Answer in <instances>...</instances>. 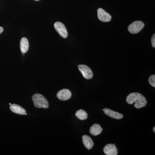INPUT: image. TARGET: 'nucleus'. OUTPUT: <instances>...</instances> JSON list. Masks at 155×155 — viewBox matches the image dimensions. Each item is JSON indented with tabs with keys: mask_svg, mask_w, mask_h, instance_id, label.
I'll list each match as a JSON object with an SVG mask.
<instances>
[{
	"mask_svg": "<svg viewBox=\"0 0 155 155\" xmlns=\"http://www.w3.org/2000/svg\"><path fill=\"white\" fill-rule=\"evenodd\" d=\"M126 102L129 104L135 103L134 107L137 109H140L146 105V99L141 94L137 92L132 93L127 96Z\"/></svg>",
	"mask_w": 155,
	"mask_h": 155,
	"instance_id": "nucleus-1",
	"label": "nucleus"
},
{
	"mask_svg": "<svg viewBox=\"0 0 155 155\" xmlns=\"http://www.w3.org/2000/svg\"><path fill=\"white\" fill-rule=\"evenodd\" d=\"M32 99L35 107L45 109L48 108L49 104L47 100L42 95L39 94H35L32 97Z\"/></svg>",
	"mask_w": 155,
	"mask_h": 155,
	"instance_id": "nucleus-2",
	"label": "nucleus"
},
{
	"mask_svg": "<svg viewBox=\"0 0 155 155\" xmlns=\"http://www.w3.org/2000/svg\"><path fill=\"white\" fill-rule=\"evenodd\" d=\"M144 26V24L142 21H134L129 25L128 30L130 33L134 34L139 32Z\"/></svg>",
	"mask_w": 155,
	"mask_h": 155,
	"instance_id": "nucleus-3",
	"label": "nucleus"
},
{
	"mask_svg": "<svg viewBox=\"0 0 155 155\" xmlns=\"http://www.w3.org/2000/svg\"><path fill=\"white\" fill-rule=\"evenodd\" d=\"M54 27L57 32L62 38H67L68 37V32L65 25L61 22H57L54 24Z\"/></svg>",
	"mask_w": 155,
	"mask_h": 155,
	"instance_id": "nucleus-4",
	"label": "nucleus"
},
{
	"mask_svg": "<svg viewBox=\"0 0 155 155\" xmlns=\"http://www.w3.org/2000/svg\"><path fill=\"white\" fill-rule=\"evenodd\" d=\"M79 71L83 75V77L87 79H91L93 77V73L89 67L85 65H79L78 66Z\"/></svg>",
	"mask_w": 155,
	"mask_h": 155,
	"instance_id": "nucleus-5",
	"label": "nucleus"
},
{
	"mask_svg": "<svg viewBox=\"0 0 155 155\" xmlns=\"http://www.w3.org/2000/svg\"><path fill=\"white\" fill-rule=\"evenodd\" d=\"M97 16L98 19L103 22H110L112 19L111 15L102 8L98 9Z\"/></svg>",
	"mask_w": 155,
	"mask_h": 155,
	"instance_id": "nucleus-6",
	"label": "nucleus"
},
{
	"mask_svg": "<svg viewBox=\"0 0 155 155\" xmlns=\"http://www.w3.org/2000/svg\"><path fill=\"white\" fill-rule=\"evenodd\" d=\"M57 96L58 98L61 101H67L71 98L72 93L67 89H64L58 92Z\"/></svg>",
	"mask_w": 155,
	"mask_h": 155,
	"instance_id": "nucleus-7",
	"label": "nucleus"
},
{
	"mask_svg": "<svg viewBox=\"0 0 155 155\" xmlns=\"http://www.w3.org/2000/svg\"><path fill=\"white\" fill-rule=\"evenodd\" d=\"M103 111L107 116H109V117H110L111 118H114V119H121L123 118V115L122 114L112 110L110 109L105 108V109H103Z\"/></svg>",
	"mask_w": 155,
	"mask_h": 155,
	"instance_id": "nucleus-8",
	"label": "nucleus"
},
{
	"mask_svg": "<svg viewBox=\"0 0 155 155\" xmlns=\"http://www.w3.org/2000/svg\"><path fill=\"white\" fill-rule=\"evenodd\" d=\"M104 152L107 155H117L118 150L115 145L108 144L104 147Z\"/></svg>",
	"mask_w": 155,
	"mask_h": 155,
	"instance_id": "nucleus-9",
	"label": "nucleus"
},
{
	"mask_svg": "<svg viewBox=\"0 0 155 155\" xmlns=\"http://www.w3.org/2000/svg\"><path fill=\"white\" fill-rule=\"evenodd\" d=\"M10 109L13 113L19 115H24L26 114V111L24 108L16 104H11L10 106Z\"/></svg>",
	"mask_w": 155,
	"mask_h": 155,
	"instance_id": "nucleus-10",
	"label": "nucleus"
},
{
	"mask_svg": "<svg viewBox=\"0 0 155 155\" xmlns=\"http://www.w3.org/2000/svg\"><path fill=\"white\" fill-rule=\"evenodd\" d=\"M102 130L103 128L101 127V125L97 124H94L90 128V132L91 134L95 136L101 134Z\"/></svg>",
	"mask_w": 155,
	"mask_h": 155,
	"instance_id": "nucleus-11",
	"label": "nucleus"
},
{
	"mask_svg": "<svg viewBox=\"0 0 155 155\" xmlns=\"http://www.w3.org/2000/svg\"><path fill=\"white\" fill-rule=\"evenodd\" d=\"M82 141L84 146L87 149L91 150L94 146V142L88 136L85 135L82 137Z\"/></svg>",
	"mask_w": 155,
	"mask_h": 155,
	"instance_id": "nucleus-12",
	"label": "nucleus"
},
{
	"mask_svg": "<svg viewBox=\"0 0 155 155\" xmlns=\"http://www.w3.org/2000/svg\"><path fill=\"white\" fill-rule=\"evenodd\" d=\"M20 49L23 54L27 52L29 48V43L28 39L25 38L21 39L20 44Z\"/></svg>",
	"mask_w": 155,
	"mask_h": 155,
	"instance_id": "nucleus-13",
	"label": "nucleus"
},
{
	"mask_svg": "<svg viewBox=\"0 0 155 155\" xmlns=\"http://www.w3.org/2000/svg\"><path fill=\"white\" fill-rule=\"evenodd\" d=\"M75 116L80 120H86L88 117V114L87 113L86 111L82 110V109H81L76 112Z\"/></svg>",
	"mask_w": 155,
	"mask_h": 155,
	"instance_id": "nucleus-14",
	"label": "nucleus"
},
{
	"mask_svg": "<svg viewBox=\"0 0 155 155\" xmlns=\"http://www.w3.org/2000/svg\"><path fill=\"white\" fill-rule=\"evenodd\" d=\"M149 82L152 86L155 87V75H151L149 78Z\"/></svg>",
	"mask_w": 155,
	"mask_h": 155,
	"instance_id": "nucleus-15",
	"label": "nucleus"
},
{
	"mask_svg": "<svg viewBox=\"0 0 155 155\" xmlns=\"http://www.w3.org/2000/svg\"><path fill=\"white\" fill-rule=\"evenodd\" d=\"M152 45L153 48H155V35L153 34L151 38Z\"/></svg>",
	"mask_w": 155,
	"mask_h": 155,
	"instance_id": "nucleus-16",
	"label": "nucleus"
},
{
	"mask_svg": "<svg viewBox=\"0 0 155 155\" xmlns=\"http://www.w3.org/2000/svg\"><path fill=\"white\" fill-rule=\"evenodd\" d=\"M3 30H4V29H3V27H0V34L2 33Z\"/></svg>",
	"mask_w": 155,
	"mask_h": 155,
	"instance_id": "nucleus-17",
	"label": "nucleus"
},
{
	"mask_svg": "<svg viewBox=\"0 0 155 155\" xmlns=\"http://www.w3.org/2000/svg\"><path fill=\"white\" fill-rule=\"evenodd\" d=\"M153 130L154 132L155 133V127H154L153 128Z\"/></svg>",
	"mask_w": 155,
	"mask_h": 155,
	"instance_id": "nucleus-18",
	"label": "nucleus"
},
{
	"mask_svg": "<svg viewBox=\"0 0 155 155\" xmlns=\"http://www.w3.org/2000/svg\"><path fill=\"white\" fill-rule=\"evenodd\" d=\"M35 1H40V0H35Z\"/></svg>",
	"mask_w": 155,
	"mask_h": 155,
	"instance_id": "nucleus-19",
	"label": "nucleus"
},
{
	"mask_svg": "<svg viewBox=\"0 0 155 155\" xmlns=\"http://www.w3.org/2000/svg\"><path fill=\"white\" fill-rule=\"evenodd\" d=\"M9 105H11V103H10V104H9Z\"/></svg>",
	"mask_w": 155,
	"mask_h": 155,
	"instance_id": "nucleus-20",
	"label": "nucleus"
}]
</instances>
